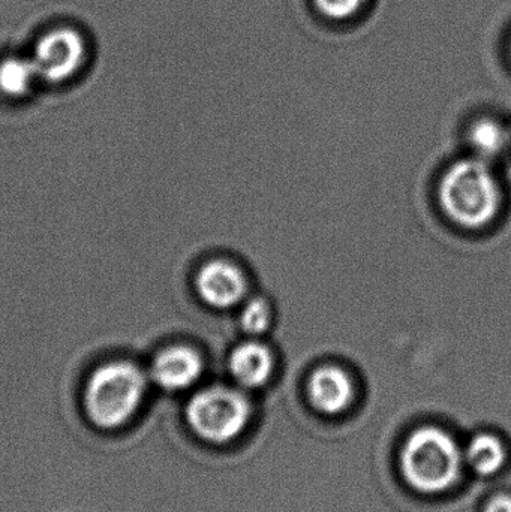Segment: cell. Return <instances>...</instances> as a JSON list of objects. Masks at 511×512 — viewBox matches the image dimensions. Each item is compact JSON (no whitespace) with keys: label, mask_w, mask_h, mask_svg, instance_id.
I'll return each mask as SVG.
<instances>
[{"label":"cell","mask_w":511,"mask_h":512,"mask_svg":"<svg viewBox=\"0 0 511 512\" xmlns=\"http://www.w3.org/2000/svg\"><path fill=\"white\" fill-rule=\"evenodd\" d=\"M146 390L143 373L129 363L99 367L87 384L84 406L95 426L116 429L137 411Z\"/></svg>","instance_id":"3957f363"},{"label":"cell","mask_w":511,"mask_h":512,"mask_svg":"<svg viewBox=\"0 0 511 512\" xmlns=\"http://www.w3.org/2000/svg\"><path fill=\"white\" fill-rule=\"evenodd\" d=\"M39 78L33 59L6 57L0 62V92L12 98L26 95Z\"/></svg>","instance_id":"7c38bea8"},{"label":"cell","mask_w":511,"mask_h":512,"mask_svg":"<svg viewBox=\"0 0 511 512\" xmlns=\"http://www.w3.org/2000/svg\"><path fill=\"white\" fill-rule=\"evenodd\" d=\"M468 140L476 153V158L488 162V159L498 158L506 150L509 132L495 120L482 119L471 126Z\"/></svg>","instance_id":"8fae6325"},{"label":"cell","mask_w":511,"mask_h":512,"mask_svg":"<svg viewBox=\"0 0 511 512\" xmlns=\"http://www.w3.org/2000/svg\"><path fill=\"white\" fill-rule=\"evenodd\" d=\"M315 9L330 21H347L357 17L368 0H312Z\"/></svg>","instance_id":"5bb4252c"},{"label":"cell","mask_w":511,"mask_h":512,"mask_svg":"<svg viewBox=\"0 0 511 512\" xmlns=\"http://www.w3.org/2000/svg\"><path fill=\"white\" fill-rule=\"evenodd\" d=\"M483 512H511V492L495 493L486 502Z\"/></svg>","instance_id":"9a60e30c"},{"label":"cell","mask_w":511,"mask_h":512,"mask_svg":"<svg viewBox=\"0 0 511 512\" xmlns=\"http://www.w3.org/2000/svg\"><path fill=\"white\" fill-rule=\"evenodd\" d=\"M462 462L464 456L455 439L437 427L416 430L401 453L405 480L426 495H437L455 486L461 477Z\"/></svg>","instance_id":"7a4b0ae2"},{"label":"cell","mask_w":511,"mask_h":512,"mask_svg":"<svg viewBox=\"0 0 511 512\" xmlns=\"http://www.w3.org/2000/svg\"><path fill=\"white\" fill-rule=\"evenodd\" d=\"M309 397L312 405L324 414L335 415L350 406L354 396L350 376L335 366L321 367L309 379Z\"/></svg>","instance_id":"ba28073f"},{"label":"cell","mask_w":511,"mask_h":512,"mask_svg":"<svg viewBox=\"0 0 511 512\" xmlns=\"http://www.w3.org/2000/svg\"><path fill=\"white\" fill-rule=\"evenodd\" d=\"M201 298L216 309L237 306L246 294V279L242 271L227 261H213L204 265L197 276Z\"/></svg>","instance_id":"8992f818"},{"label":"cell","mask_w":511,"mask_h":512,"mask_svg":"<svg viewBox=\"0 0 511 512\" xmlns=\"http://www.w3.org/2000/svg\"><path fill=\"white\" fill-rule=\"evenodd\" d=\"M231 375L245 388L263 387L275 369L272 352L260 342H245L237 346L228 361Z\"/></svg>","instance_id":"9c48e42d"},{"label":"cell","mask_w":511,"mask_h":512,"mask_svg":"<svg viewBox=\"0 0 511 512\" xmlns=\"http://www.w3.org/2000/svg\"><path fill=\"white\" fill-rule=\"evenodd\" d=\"M203 361L185 346L165 349L153 361L152 378L165 390H183L200 378Z\"/></svg>","instance_id":"52a82bcc"},{"label":"cell","mask_w":511,"mask_h":512,"mask_svg":"<svg viewBox=\"0 0 511 512\" xmlns=\"http://www.w3.org/2000/svg\"><path fill=\"white\" fill-rule=\"evenodd\" d=\"M440 203L450 221L480 230L500 212L501 189L488 162L462 159L447 170L440 185Z\"/></svg>","instance_id":"6da1fadb"},{"label":"cell","mask_w":511,"mask_h":512,"mask_svg":"<svg viewBox=\"0 0 511 512\" xmlns=\"http://www.w3.org/2000/svg\"><path fill=\"white\" fill-rule=\"evenodd\" d=\"M270 321H272V310L264 298H251L243 304L240 325L246 333L251 336H260L270 327Z\"/></svg>","instance_id":"4fadbf2b"},{"label":"cell","mask_w":511,"mask_h":512,"mask_svg":"<svg viewBox=\"0 0 511 512\" xmlns=\"http://www.w3.org/2000/svg\"><path fill=\"white\" fill-rule=\"evenodd\" d=\"M251 415L249 400L240 391L227 387L200 391L186 408L191 429L212 444L233 441L248 426Z\"/></svg>","instance_id":"277c9868"},{"label":"cell","mask_w":511,"mask_h":512,"mask_svg":"<svg viewBox=\"0 0 511 512\" xmlns=\"http://www.w3.org/2000/svg\"><path fill=\"white\" fill-rule=\"evenodd\" d=\"M465 459L480 477H495L509 465L510 445L497 433H479L471 439Z\"/></svg>","instance_id":"30bf717a"},{"label":"cell","mask_w":511,"mask_h":512,"mask_svg":"<svg viewBox=\"0 0 511 512\" xmlns=\"http://www.w3.org/2000/svg\"><path fill=\"white\" fill-rule=\"evenodd\" d=\"M510 51H511V44H510Z\"/></svg>","instance_id":"2e32d148"},{"label":"cell","mask_w":511,"mask_h":512,"mask_svg":"<svg viewBox=\"0 0 511 512\" xmlns=\"http://www.w3.org/2000/svg\"><path fill=\"white\" fill-rule=\"evenodd\" d=\"M87 57L84 36L74 27L60 26L45 32L33 51V62L39 78L50 83H63L74 77Z\"/></svg>","instance_id":"5b68a950"}]
</instances>
